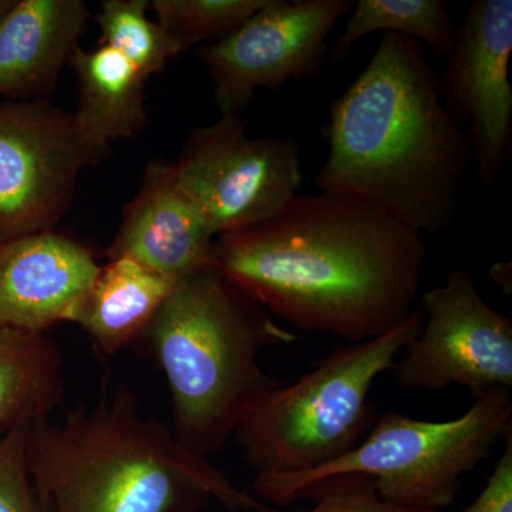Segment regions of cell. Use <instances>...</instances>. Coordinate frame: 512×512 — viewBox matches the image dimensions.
<instances>
[{
    "label": "cell",
    "mask_w": 512,
    "mask_h": 512,
    "mask_svg": "<svg viewBox=\"0 0 512 512\" xmlns=\"http://www.w3.org/2000/svg\"><path fill=\"white\" fill-rule=\"evenodd\" d=\"M177 284L134 259H109L100 266L72 323L79 325L104 355H116L143 339L151 320Z\"/></svg>",
    "instance_id": "2e32d148"
},
{
    "label": "cell",
    "mask_w": 512,
    "mask_h": 512,
    "mask_svg": "<svg viewBox=\"0 0 512 512\" xmlns=\"http://www.w3.org/2000/svg\"><path fill=\"white\" fill-rule=\"evenodd\" d=\"M491 275L494 281L503 286L504 291L511 292V265L510 264H495L491 268Z\"/></svg>",
    "instance_id": "cb8c5ba5"
},
{
    "label": "cell",
    "mask_w": 512,
    "mask_h": 512,
    "mask_svg": "<svg viewBox=\"0 0 512 512\" xmlns=\"http://www.w3.org/2000/svg\"><path fill=\"white\" fill-rule=\"evenodd\" d=\"M86 165L72 113L47 99L0 104V244L52 231Z\"/></svg>",
    "instance_id": "30bf717a"
},
{
    "label": "cell",
    "mask_w": 512,
    "mask_h": 512,
    "mask_svg": "<svg viewBox=\"0 0 512 512\" xmlns=\"http://www.w3.org/2000/svg\"><path fill=\"white\" fill-rule=\"evenodd\" d=\"M171 173L218 238L269 220L299 195L301 144L249 137L241 117L221 116L192 131Z\"/></svg>",
    "instance_id": "52a82bcc"
},
{
    "label": "cell",
    "mask_w": 512,
    "mask_h": 512,
    "mask_svg": "<svg viewBox=\"0 0 512 512\" xmlns=\"http://www.w3.org/2000/svg\"><path fill=\"white\" fill-rule=\"evenodd\" d=\"M423 325L396 360L404 389L466 387L473 399L512 387V320L484 301L461 269L420 298Z\"/></svg>",
    "instance_id": "ba28073f"
},
{
    "label": "cell",
    "mask_w": 512,
    "mask_h": 512,
    "mask_svg": "<svg viewBox=\"0 0 512 512\" xmlns=\"http://www.w3.org/2000/svg\"><path fill=\"white\" fill-rule=\"evenodd\" d=\"M33 421H20L0 433V512H46L30 477L26 456Z\"/></svg>",
    "instance_id": "44dd1931"
},
{
    "label": "cell",
    "mask_w": 512,
    "mask_h": 512,
    "mask_svg": "<svg viewBox=\"0 0 512 512\" xmlns=\"http://www.w3.org/2000/svg\"><path fill=\"white\" fill-rule=\"evenodd\" d=\"M512 434L510 390H494L474 400L450 421L413 419L396 412L377 416L355 450L315 471L255 476L252 490L286 507L313 484L335 476L370 478L380 500L409 510L440 512L456 501L461 477L487 460Z\"/></svg>",
    "instance_id": "8992f818"
},
{
    "label": "cell",
    "mask_w": 512,
    "mask_h": 512,
    "mask_svg": "<svg viewBox=\"0 0 512 512\" xmlns=\"http://www.w3.org/2000/svg\"><path fill=\"white\" fill-rule=\"evenodd\" d=\"M215 239L204 215L175 183L171 163L160 160L147 165L107 256L134 259L180 282L214 269Z\"/></svg>",
    "instance_id": "4fadbf2b"
},
{
    "label": "cell",
    "mask_w": 512,
    "mask_h": 512,
    "mask_svg": "<svg viewBox=\"0 0 512 512\" xmlns=\"http://www.w3.org/2000/svg\"><path fill=\"white\" fill-rule=\"evenodd\" d=\"M493 473L473 504L463 512H512V434Z\"/></svg>",
    "instance_id": "603a6c76"
},
{
    "label": "cell",
    "mask_w": 512,
    "mask_h": 512,
    "mask_svg": "<svg viewBox=\"0 0 512 512\" xmlns=\"http://www.w3.org/2000/svg\"><path fill=\"white\" fill-rule=\"evenodd\" d=\"M143 339L167 380L174 436L208 458L281 383L262 369V350L291 345L298 336L208 269L178 282Z\"/></svg>",
    "instance_id": "277c9868"
},
{
    "label": "cell",
    "mask_w": 512,
    "mask_h": 512,
    "mask_svg": "<svg viewBox=\"0 0 512 512\" xmlns=\"http://www.w3.org/2000/svg\"><path fill=\"white\" fill-rule=\"evenodd\" d=\"M26 456L46 512H201L212 500L234 512L262 505L146 416L124 384L70 410L62 423L33 421Z\"/></svg>",
    "instance_id": "3957f363"
},
{
    "label": "cell",
    "mask_w": 512,
    "mask_h": 512,
    "mask_svg": "<svg viewBox=\"0 0 512 512\" xmlns=\"http://www.w3.org/2000/svg\"><path fill=\"white\" fill-rule=\"evenodd\" d=\"M352 8V0H265L244 25L201 47L221 116H239L258 89L315 76L330 32Z\"/></svg>",
    "instance_id": "9c48e42d"
},
{
    "label": "cell",
    "mask_w": 512,
    "mask_h": 512,
    "mask_svg": "<svg viewBox=\"0 0 512 512\" xmlns=\"http://www.w3.org/2000/svg\"><path fill=\"white\" fill-rule=\"evenodd\" d=\"M511 0L471 3L448 55L443 80L444 106L467 127L471 160L478 178L491 187L512 146Z\"/></svg>",
    "instance_id": "8fae6325"
},
{
    "label": "cell",
    "mask_w": 512,
    "mask_h": 512,
    "mask_svg": "<svg viewBox=\"0 0 512 512\" xmlns=\"http://www.w3.org/2000/svg\"><path fill=\"white\" fill-rule=\"evenodd\" d=\"M313 500L311 510L305 512H434L409 510L380 500L372 480L357 474L325 478L299 494L298 501ZM249 512H285L265 505Z\"/></svg>",
    "instance_id": "7402d4cb"
},
{
    "label": "cell",
    "mask_w": 512,
    "mask_h": 512,
    "mask_svg": "<svg viewBox=\"0 0 512 512\" xmlns=\"http://www.w3.org/2000/svg\"><path fill=\"white\" fill-rule=\"evenodd\" d=\"M13 3H15V0H0V19H2L3 15L12 8Z\"/></svg>",
    "instance_id": "d4e9b609"
},
{
    "label": "cell",
    "mask_w": 512,
    "mask_h": 512,
    "mask_svg": "<svg viewBox=\"0 0 512 512\" xmlns=\"http://www.w3.org/2000/svg\"><path fill=\"white\" fill-rule=\"evenodd\" d=\"M264 3L265 0H148V8L185 52L198 43H214L228 36Z\"/></svg>",
    "instance_id": "ffe728a7"
},
{
    "label": "cell",
    "mask_w": 512,
    "mask_h": 512,
    "mask_svg": "<svg viewBox=\"0 0 512 512\" xmlns=\"http://www.w3.org/2000/svg\"><path fill=\"white\" fill-rule=\"evenodd\" d=\"M399 33L448 57L456 43L457 28L441 0H359L333 52L343 59L356 42L369 33Z\"/></svg>",
    "instance_id": "ac0fdd59"
},
{
    "label": "cell",
    "mask_w": 512,
    "mask_h": 512,
    "mask_svg": "<svg viewBox=\"0 0 512 512\" xmlns=\"http://www.w3.org/2000/svg\"><path fill=\"white\" fill-rule=\"evenodd\" d=\"M82 0H15L0 19V94L45 99L86 29Z\"/></svg>",
    "instance_id": "5bb4252c"
},
{
    "label": "cell",
    "mask_w": 512,
    "mask_h": 512,
    "mask_svg": "<svg viewBox=\"0 0 512 512\" xmlns=\"http://www.w3.org/2000/svg\"><path fill=\"white\" fill-rule=\"evenodd\" d=\"M316 185L355 195L423 234L454 220L471 161L419 40L383 33L375 55L329 106Z\"/></svg>",
    "instance_id": "7a4b0ae2"
},
{
    "label": "cell",
    "mask_w": 512,
    "mask_h": 512,
    "mask_svg": "<svg viewBox=\"0 0 512 512\" xmlns=\"http://www.w3.org/2000/svg\"><path fill=\"white\" fill-rule=\"evenodd\" d=\"M421 325L423 312L413 311L384 335L340 345L295 382L265 393L234 434L255 476L319 470L355 450L377 417L373 384Z\"/></svg>",
    "instance_id": "5b68a950"
},
{
    "label": "cell",
    "mask_w": 512,
    "mask_h": 512,
    "mask_svg": "<svg viewBox=\"0 0 512 512\" xmlns=\"http://www.w3.org/2000/svg\"><path fill=\"white\" fill-rule=\"evenodd\" d=\"M82 242L53 231L0 244V329L47 333L72 323L100 271Z\"/></svg>",
    "instance_id": "7c38bea8"
},
{
    "label": "cell",
    "mask_w": 512,
    "mask_h": 512,
    "mask_svg": "<svg viewBox=\"0 0 512 512\" xmlns=\"http://www.w3.org/2000/svg\"><path fill=\"white\" fill-rule=\"evenodd\" d=\"M69 64L79 82L74 131L90 165H96L110 153L114 140L137 136L146 127V79L106 46H79Z\"/></svg>",
    "instance_id": "9a60e30c"
},
{
    "label": "cell",
    "mask_w": 512,
    "mask_h": 512,
    "mask_svg": "<svg viewBox=\"0 0 512 512\" xmlns=\"http://www.w3.org/2000/svg\"><path fill=\"white\" fill-rule=\"evenodd\" d=\"M148 10V0H106L96 15L101 46L123 56L146 80L184 52Z\"/></svg>",
    "instance_id": "d6986e66"
},
{
    "label": "cell",
    "mask_w": 512,
    "mask_h": 512,
    "mask_svg": "<svg viewBox=\"0 0 512 512\" xmlns=\"http://www.w3.org/2000/svg\"><path fill=\"white\" fill-rule=\"evenodd\" d=\"M63 359L47 333L0 329V433L64 402Z\"/></svg>",
    "instance_id": "e0dca14e"
},
{
    "label": "cell",
    "mask_w": 512,
    "mask_h": 512,
    "mask_svg": "<svg viewBox=\"0 0 512 512\" xmlns=\"http://www.w3.org/2000/svg\"><path fill=\"white\" fill-rule=\"evenodd\" d=\"M426 256L420 232L372 202L322 191L215 239L214 269L295 328L359 343L413 312Z\"/></svg>",
    "instance_id": "6da1fadb"
}]
</instances>
